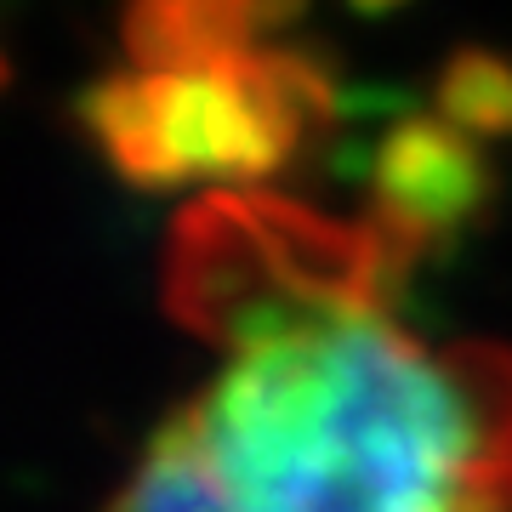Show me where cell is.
<instances>
[{
  "mask_svg": "<svg viewBox=\"0 0 512 512\" xmlns=\"http://www.w3.org/2000/svg\"><path fill=\"white\" fill-rule=\"evenodd\" d=\"M109 512H512V353H427L387 308L228 353Z\"/></svg>",
  "mask_w": 512,
  "mask_h": 512,
  "instance_id": "cell-1",
  "label": "cell"
},
{
  "mask_svg": "<svg viewBox=\"0 0 512 512\" xmlns=\"http://www.w3.org/2000/svg\"><path fill=\"white\" fill-rule=\"evenodd\" d=\"M336 114L308 52L256 46L205 69H120L80 97V131L137 188H256L291 171Z\"/></svg>",
  "mask_w": 512,
  "mask_h": 512,
  "instance_id": "cell-2",
  "label": "cell"
},
{
  "mask_svg": "<svg viewBox=\"0 0 512 512\" xmlns=\"http://www.w3.org/2000/svg\"><path fill=\"white\" fill-rule=\"evenodd\" d=\"M416 256L376 222H325L274 194H211L177 222L165 296L177 319L234 353L330 313L387 308Z\"/></svg>",
  "mask_w": 512,
  "mask_h": 512,
  "instance_id": "cell-3",
  "label": "cell"
},
{
  "mask_svg": "<svg viewBox=\"0 0 512 512\" xmlns=\"http://www.w3.org/2000/svg\"><path fill=\"white\" fill-rule=\"evenodd\" d=\"M495 171L484 143L456 131L444 114H410L382 137L370 160V222L404 256L439 251L490 217Z\"/></svg>",
  "mask_w": 512,
  "mask_h": 512,
  "instance_id": "cell-4",
  "label": "cell"
},
{
  "mask_svg": "<svg viewBox=\"0 0 512 512\" xmlns=\"http://www.w3.org/2000/svg\"><path fill=\"white\" fill-rule=\"evenodd\" d=\"M302 0H126L120 40L131 69H205L256 52Z\"/></svg>",
  "mask_w": 512,
  "mask_h": 512,
  "instance_id": "cell-5",
  "label": "cell"
},
{
  "mask_svg": "<svg viewBox=\"0 0 512 512\" xmlns=\"http://www.w3.org/2000/svg\"><path fill=\"white\" fill-rule=\"evenodd\" d=\"M456 131L478 137V143H495V137H512V63L501 52H484V46H467L439 69V109Z\"/></svg>",
  "mask_w": 512,
  "mask_h": 512,
  "instance_id": "cell-6",
  "label": "cell"
},
{
  "mask_svg": "<svg viewBox=\"0 0 512 512\" xmlns=\"http://www.w3.org/2000/svg\"><path fill=\"white\" fill-rule=\"evenodd\" d=\"M365 6H393V0H365Z\"/></svg>",
  "mask_w": 512,
  "mask_h": 512,
  "instance_id": "cell-7",
  "label": "cell"
}]
</instances>
